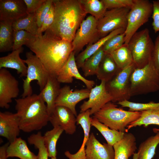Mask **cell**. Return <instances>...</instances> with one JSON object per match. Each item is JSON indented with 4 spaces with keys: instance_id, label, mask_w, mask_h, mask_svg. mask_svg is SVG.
<instances>
[{
    "instance_id": "48",
    "label": "cell",
    "mask_w": 159,
    "mask_h": 159,
    "mask_svg": "<svg viewBox=\"0 0 159 159\" xmlns=\"http://www.w3.org/2000/svg\"><path fill=\"white\" fill-rule=\"evenodd\" d=\"M51 159H57L56 157H52L51 158Z\"/></svg>"
},
{
    "instance_id": "47",
    "label": "cell",
    "mask_w": 159,
    "mask_h": 159,
    "mask_svg": "<svg viewBox=\"0 0 159 159\" xmlns=\"http://www.w3.org/2000/svg\"><path fill=\"white\" fill-rule=\"evenodd\" d=\"M132 159H138V153H135L133 155Z\"/></svg>"
},
{
    "instance_id": "40",
    "label": "cell",
    "mask_w": 159,
    "mask_h": 159,
    "mask_svg": "<svg viewBox=\"0 0 159 159\" xmlns=\"http://www.w3.org/2000/svg\"><path fill=\"white\" fill-rule=\"evenodd\" d=\"M102 0L107 9L123 8H130L134 2V0Z\"/></svg>"
},
{
    "instance_id": "39",
    "label": "cell",
    "mask_w": 159,
    "mask_h": 159,
    "mask_svg": "<svg viewBox=\"0 0 159 159\" xmlns=\"http://www.w3.org/2000/svg\"><path fill=\"white\" fill-rule=\"evenodd\" d=\"M53 0H46L34 13L37 23L40 27L53 3Z\"/></svg>"
},
{
    "instance_id": "13",
    "label": "cell",
    "mask_w": 159,
    "mask_h": 159,
    "mask_svg": "<svg viewBox=\"0 0 159 159\" xmlns=\"http://www.w3.org/2000/svg\"><path fill=\"white\" fill-rule=\"evenodd\" d=\"M105 83L101 81L100 85L90 90L88 100L80 106V112L90 109V115H93L105 104L112 102V97L106 89Z\"/></svg>"
},
{
    "instance_id": "10",
    "label": "cell",
    "mask_w": 159,
    "mask_h": 159,
    "mask_svg": "<svg viewBox=\"0 0 159 159\" xmlns=\"http://www.w3.org/2000/svg\"><path fill=\"white\" fill-rule=\"evenodd\" d=\"M130 8L113 9L107 10L97 21V28L100 38L119 29H125Z\"/></svg>"
},
{
    "instance_id": "32",
    "label": "cell",
    "mask_w": 159,
    "mask_h": 159,
    "mask_svg": "<svg viewBox=\"0 0 159 159\" xmlns=\"http://www.w3.org/2000/svg\"><path fill=\"white\" fill-rule=\"evenodd\" d=\"M110 54L120 69H123L133 63L131 52L127 45L124 44Z\"/></svg>"
},
{
    "instance_id": "6",
    "label": "cell",
    "mask_w": 159,
    "mask_h": 159,
    "mask_svg": "<svg viewBox=\"0 0 159 159\" xmlns=\"http://www.w3.org/2000/svg\"><path fill=\"white\" fill-rule=\"evenodd\" d=\"M127 45L131 52L135 68L144 67L151 60L154 42L148 29L136 32Z\"/></svg>"
},
{
    "instance_id": "21",
    "label": "cell",
    "mask_w": 159,
    "mask_h": 159,
    "mask_svg": "<svg viewBox=\"0 0 159 159\" xmlns=\"http://www.w3.org/2000/svg\"><path fill=\"white\" fill-rule=\"evenodd\" d=\"M113 147L114 159H129L137 149L136 138L132 133L125 132L123 138Z\"/></svg>"
},
{
    "instance_id": "1",
    "label": "cell",
    "mask_w": 159,
    "mask_h": 159,
    "mask_svg": "<svg viewBox=\"0 0 159 159\" xmlns=\"http://www.w3.org/2000/svg\"><path fill=\"white\" fill-rule=\"evenodd\" d=\"M34 53L50 75H57L72 52V42L45 31L26 46Z\"/></svg>"
},
{
    "instance_id": "46",
    "label": "cell",
    "mask_w": 159,
    "mask_h": 159,
    "mask_svg": "<svg viewBox=\"0 0 159 159\" xmlns=\"http://www.w3.org/2000/svg\"><path fill=\"white\" fill-rule=\"evenodd\" d=\"M10 143H7L0 147V159H7V150Z\"/></svg>"
},
{
    "instance_id": "12",
    "label": "cell",
    "mask_w": 159,
    "mask_h": 159,
    "mask_svg": "<svg viewBox=\"0 0 159 159\" xmlns=\"http://www.w3.org/2000/svg\"><path fill=\"white\" fill-rule=\"evenodd\" d=\"M18 81L6 68L0 69V107L8 109L19 94Z\"/></svg>"
},
{
    "instance_id": "4",
    "label": "cell",
    "mask_w": 159,
    "mask_h": 159,
    "mask_svg": "<svg viewBox=\"0 0 159 159\" xmlns=\"http://www.w3.org/2000/svg\"><path fill=\"white\" fill-rule=\"evenodd\" d=\"M140 115L141 112L125 110L110 102L94 113L93 117L112 129L125 132L127 126Z\"/></svg>"
},
{
    "instance_id": "34",
    "label": "cell",
    "mask_w": 159,
    "mask_h": 159,
    "mask_svg": "<svg viewBox=\"0 0 159 159\" xmlns=\"http://www.w3.org/2000/svg\"><path fill=\"white\" fill-rule=\"evenodd\" d=\"M90 109L80 112L77 116L76 123L80 125L82 128L84 132V138L82 145L79 150V153L85 154V147L88 140L90 128L91 126Z\"/></svg>"
},
{
    "instance_id": "25",
    "label": "cell",
    "mask_w": 159,
    "mask_h": 159,
    "mask_svg": "<svg viewBox=\"0 0 159 159\" xmlns=\"http://www.w3.org/2000/svg\"><path fill=\"white\" fill-rule=\"evenodd\" d=\"M7 153L8 158L16 157L20 159H37V155L30 150L26 141L21 137L17 138L10 143Z\"/></svg>"
},
{
    "instance_id": "35",
    "label": "cell",
    "mask_w": 159,
    "mask_h": 159,
    "mask_svg": "<svg viewBox=\"0 0 159 159\" xmlns=\"http://www.w3.org/2000/svg\"><path fill=\"white\" fill-rule=\"evenodd\" d=\"M86 13L89 14L97 20L103 16L107 10L102 0H80Z\"/></svg>"
},
{
    "instance_id": "17",
    "label": "cell",
    "mask_w": 159,
    "mask_h": 159,
    "mask_svg": "<svg viewBox=\"0 0 159 159\" xmlns=\"http://www.w3.org/2000/svg\"><path fill=\"white\" fill-rule=\"evenodd\" d=\"M68 108L62 106H56L54 111L50 115L49 121L54 127L59 126L69 135L76 131V118Z\"/></svg>"
},
{
    "instance_id": "26",
    "label": "cell",
    "mask_w": 159,
    "mask_h": 159,
    "mask_svg": "<svg viewBox=\"0 0 159 159\" xmlns=\"http://www.w3.org/2000/svg\"><path fill=\"white\" fill-rule=\"evenodd\" d=\"M151 125L159 126V108L141 111L140 117L127 126L125 132H128L131 128L137 126L143 125L146 127ZM153 130L154 132L159 131V129L155 128Z\"/></svg>"
},
{
    "instance_id": "31",
    "label": "cell",
    "mask_w": 159,
    "mask_h": 159,
    "mask_svg": "<svg viewBox=\"0 0 159 159\" xmlns=\"http://www.w3.org/2000/svg\"><path fill=\"white\" fill-rule=\"evenodd\" d=\"M102 47L84 62L81 68L85 76L96 74L100 63L105 54Z\"/></svg>"
},
{
    "instance_id": "27",
    "label": "cell",
    "mask_w": 159,
    "mask_h": 159,
    "mask_svg": "<svg viewBox=\"0 0 159 159\" xmlns=\"http://www.w3.org/2000/svg\"><path fill=\"white\" fill-rule=\"evenodd\" d=\"M91 126L96 128L101 134L108 144L113 146L123 137L125 132L109 128L96 118H91Z\"/></svg>"
},
{
    "instance_id": "33",
    "label": "cell",
    "mask_w": 159,
    "mask_h": 159,
    "mask_svg": "<svg viewBox=\"0 0 159 159\" xmlns=\"http://www.w3.org/2000/svg\"><path fill=\"white\" fill-rule=\"evenodd\" d=\"M14 31L23 30L33 35H38L39 28L37 23L34 13L29 14L25 17L20 19L12 23Z\"/></svg>"
},
{
    "instance_id": "41",
    "label": "cell",
    "mask_w": 159,
    "mask_h": 159,
    "mask_svg": "<svg viewBox=\"0 0 159 159\" xmlns=\"http://www.w3.org/2000/svg\"><path fill=\"white\" fill-rule=\"evenodd\" d=\"M54 18V10L53 3L47 14L41 26L38 29V35L42 34L53 24Z\"/></svg>"
},
{
    "instance_id": "23",
    "label": "cell",
    "mask_w": 159,
    "mask_h": 159,
    "mask_svg": "<svg viewBox=\"0 0 159 159\" xmlns=\"http://www.w3.org/2000/svg\"><path fill=\"white\" fill-rule=\"evenodd\" d=\"M125 30L123 29L115 30L93 44L88 45L86 48L75 58L78 68H81L85 61L102 47L110 39L116 35L124 32Z\"/></svg>"
},
{
    "instance_id": "18",
    "label": "cell",
    "mask_w": 159,
    "mask_h": 159,
    "mask_svg": "<svg viewBox=\"0 0 159 159\" xmlns=\"http://www.w3.org/2000/svg\"><path fill=\"white\" fill-rule=\"evenodd\" d=\"M86 159H114L113 146L108 144L101 143L91 133L86 144Z\"/></svg>"
},
{
    "instance_id": "42",
    "label": "cell",
    "mask_w": 159,
    "mask_h": 159,
    "mask_svg": "<svg viewBox=\"0 0 159 159\" xmlns=\"http://www.w3.org/2000/svg\"><path fill=\"white\" fill-rule=\"evenodd\" d=\"M32 144L38 150L37 159H48V153L43 138H35L32 141Z\"/></svg>"
},
{
    "instance_id": "43",
    "label": "cell",
    "mask_w": 159,
    "mask_h": 159,
    "mask_svg": "<svg viewBox=\"0 0 159 159\" xmlns=\"http://www.w3.org/2000/svg\"><path fill=\"white\" fill-rule=\"evenodd\" d=\"M153 10L152 26L155 33L159 32V0L152 1Z\"/></svg>"
},
{
    "instance_id": "14",
    "label": "cell",
    "mask_w": 159,
    "mask_h": 159,
    "mask_svg": "<svg viewBox=\"0 0 159 159\" xmlns=\"http://www.w3.org/2000/svg\"><path fill=\"white\" fill-rule=\"evenodd\" d=\"M90 90L87 88L72 91L70 87L65 85L61 88L55 102V106H63L69 109L77 116L76 105L81 101L88 98Z\"/></svg>"
},
{
    "instance_id": "19",
    "label": "cell",
    "mask_w": 159,
    "mask_h": 159,
    "mask_svg": "<svg viewBox=\"0 0 159 159\" xmlns=\"http://www.w3.org/2000/svg\"><path fill=\"white\" fill-rule=\"evenodd\" d=\"M19 121L16 113L0 112V135L6 138L10 143L19 135Z\"/></svg>"
},
{
    "instance_id": "36",
    "label": "cell",
    "mask_w": 159,
    "mask_h": 159,
    "mask_svg": "<svg viewBox=\"0 0 159 159\" xmlns=\"http://www.w3.org/2000/svg\"><path fill=\"white\" fill-rule=\"evenodd\" d=\"M36 36L24 30L14 31L12 51L19 49L24 45L26 46L34 39Z\"/></svg>"
},
{
    "instance_id": "8",
    "label": "cell",
    "mask_w": 159,
    "mask_h": 159,
    "mask_svg": "<svg viewBox=\"0 0 159 159\" xmlns=\"http://www.w3.org/2000/svg\"><path fill=\"white\" fill-rule=\"evenodd\" d=\"M153 5L148 0H134L128 13L124 33L125 43L127 45L133 35L152 15Z\"/></svg>"
},
{
    "instance_id": "38",
    "label": "cell",
    "mask_w": 159,
    "mask_h": 159,
    "mask_svg": "<svg viewBox=\"0 0 159 159\" xmlns=\"http://www.w3.org/2000/svg\"><path fill=\"white\" fill-rule=\"evenodd\" d=\"M124 32L116 35L110 39L103 46L105 53L110 54L121 47L125 43Z\"/></svg>"
},
{
    "instance_id": "37",
    "label": "cell",
    "mask_w": 159,
    "mask_h": 159,
    "mask_svg": "<svg viewBox=\"0 0 159 159\" xmlns=\"http://www.w3.org/2000/svg\"><path fill=\"white\" fill-rule=\"evenodd\" d=\"M117 104L122 107L128 108V110L131 111L141 112L159 108V102H150L148 103H140L125 100L118 102Z\"/></svg>"
},
{
    "instance_id": "24",
    "label": "cell",
    "mask_w": 159,
    "mask_h": 159,
    "mask_svg": "<svg viewBox=\"0 0 159 159\" xmlns=\"http://www.w3.org/2000/svg\"><path fill=\"white\" fill-rule=\"evenodd\" d=\"M121 70L111 55L105 53L96 75L99 80L106 82L111 80Z\"/></svg>"
},
{
    "instance_id": "28",
    "label": "cell",
    "mask_w": 159,
    "mask_h": 159,
    "mask_svg": "<svg viewBox=\"0 0 159 159\" xmlns=\"http://www.w3.org/2000/svg\"><path fill=\"white\" fill-rule=\"evenodd\" d=\"M150 137L140 145L138 152V159H152L155 154L156 148L159 144V131Z\"/></svg>"
},
{
    "instance_id": "22",
    "label": "cell",
    "mask_w": 159,
    "mask_h": 159,
    "mask_svg": "<svg viewBox=\"0 0 159 159\" xmlns=\"http://www.w3.org/2000/svg\"><path fill=\"white\" fill-rule=\"evenodd\" d=\"M22 47L13 50L8 55L0 58V69L2 68H11L16 70L21 77H26L27 67L20 57V54L23 52Z\"/></svg>"
},
{
    "instance_id": "29",
    "label": "cell",
    "mask_w": 159,
    "mask_h": 159,
    "mask_svg": "<svg viewBox=\"0 0 159 159\" xmlns=\"http://www.w3.org/2000/svg\"><path fill=\"white\" fill-rule=\"evenodd\" d=\"M13 32L12 23L0 21V52L12 50Z\"/></svg>"
},
{
    "instance_id": "30",
    "label": "cell",
    "mask_w": 159,
    "mask_h": 159,
    "mask_svg": "<svg viewBox=\"0 0 159 159\" xmlns=\"http://www.w3.org/2000/svg\"><path fill=\"white\" fill-rule=\"evenodd\" d=\"M64 131L60 126H56L54 127L52 130L46 132L43 136L49 157L51 158L56 157L57 142Z\"/></svg>"
},
{
    "instance_id": "11",
    "label": "cell",
    "mask_w": 159,
    "mask_h": 159,
    "mask_svg": "<svg viewBox=\"0 0 159 159\" xmlns=\"http://www.w3.org/2000/svg\"><path fill=\"white\" fill-rule=\"evenodd\" d=\"M97 21L90 15L81 23L72 42V51L75 54L86 45L94 43L99 40Z\"/></svg>"
},
{
    "instance_id": "3",
    "label": "cell",
    "mask_w": 159,
    "mask_h": 159,
    "mask_svg": "<svg viewBox=\"0 0 159 159\" xmlns=\"http://www.w3.org/2000/svg\"><path fill=\"white\" fill-rule=\"evenodd\" d=\"M15 100L21 130L30 132L39 130L47 125L50 115L46 105L39 94H33Z\"/></svg>"
},
{
    "instance_id": "44",
    "label": "cell",
    "mask_w": 159,
    "mask_h": 159,
    "mask_svg": "<svg viewBox=\"0 0 159 159\" xmlns=\"http://www.w3.org/2000/svg\"><path fill=\"white\" fill-rule=\"evenodd\" d=\"M46 0H24L28 14L34 13Z\"/></svg>"
},
{
    "instance_id": "15",
    "label": "cell",
    "mask_w": 159,
    "mask_h": 159,
    "mask_svg": "<svg viewBox=\"0 0 159 159\" xmlns=\"http://www.w3.org/2000/svg\"><path fill=\"white\" fill-rule=\"evenodd\" d=\"M75 54L74 52L71 53L67 62L57 74V79L60 83H70L72 82L74 77L82 82L87 88L91 90L95 82L86 79L80 74L76 63Z\"/></svg>"
},
{
    "instance_id": "45",
    "label": "cell",
    "mask_w": 159,
    "mask_h": 159,
    "mask_svg": "<svg viewBox=\"0 0 159 159\" xmlns=\"http://www.w3.org/2000/svg\"><path fill=\"white\" fill-rule=\"evenodd\" d=\"M152 60L159 73V34L156 37L154 42Z\"/></svg>"
},
{
    "instance_id": "20",
    "label": "cell",
    "mask_w": 159,
    "mask_h": 159,
    "mask_svg": "<svg viewBox=\"0 0 159 159\" xmlns=\"http://www.w3.org/2000/svg\"><path fill=\"white\" fill-rule=\"evenodd\" d=\"M60 84L56 76L49 74L46 85L39 94L46 103L50 115L54 111L56 106L55 101L61 88Z\"/></svg>"
},
{
    "instance_id": "5",
    "label": "cell",
    "mask_w": 159,
    "mask_h": 159,
    "mask_svg": "<svg viewBox=\"0 0 159 159\" xmlns=\"http://www.w3.org/2000/svg\"><path fill=\"white\" fill-rule=\"evenodd\" d=\"M131 97L159 90V73L151 59L144 67L135 68L130 77Z\"/></svg>"
},
{
    "instance_id": "9",
    "label": "cell",
    "mask_w": 159,
    "mask_h": 159,
    "mask_svg": "<svg viewBox=\"0 0 159 159\" xmlns=\"http://www.w3.org/2000/svg\"><path fill=\"white\" fill-rule=\"evenodd\" d=\"M135 68L134 63L121 70L111 80L105 82L106 90L112 98V102L128 100L130 95V77Z\"/></svg>"
},
{
    "instance_id": "16",
    "label": "cell",
    "mask_w": 159,
    "mask_h": 159,
    "mask_svg": "<svg viewBox=\"0 0 159 159\" xmlns=\"http://www.w3.org/2000/svg\"><path fill=\"white\" fill-rule=\"evenodd\" d=\"M27 14L24 0H0V21L12 23Z\"/></svg>"
},
{
    "instance_id": "2",
    "label": "cell",
    "mask_w": 159,
    "mask_h": 159,
    "mask_svg": "<svg viewBox=\"0 0 159 159\" xmlns=\"http://www.w3.org/2000/svg\"><path fill=\"white\" fill-rule=\"evenodd\" d=\"M54 18L46 31L57 38L71 42L87 14L80 0H53Z\"/></svg>"
},
{
    "instance_id": "7",
    "label": "cell",
    "mask_w": 159,
    "mask_h": 159,
    "mask_svg": "<svg viewBox=\"0 0 159 159\" xmlns=\"http://www.w3.org/2000/svg\"><path fill=\"white\" fill-rule=\"evenodd\" d=\"M26 58L24 61L27 65V74L26 78L23 79L22 97L32 95L31 83L33 80L37 81L41 91L46 85L49 75L40 60L33 52H26Z\"/></svg>"
}]
</instances>
